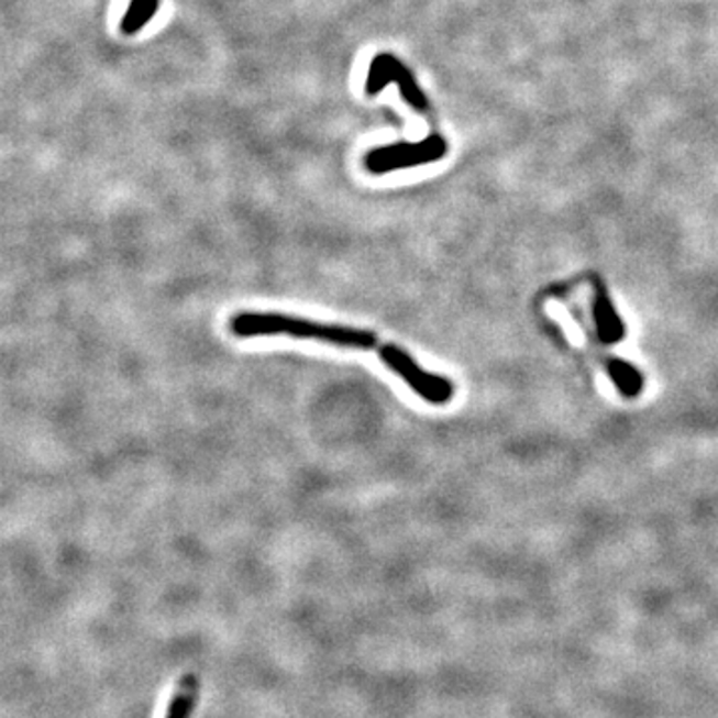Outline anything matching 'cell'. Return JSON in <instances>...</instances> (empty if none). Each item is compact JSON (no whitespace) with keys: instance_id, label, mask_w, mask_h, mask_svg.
Segmentation results:
<instances>
[{"instance_id":"obj_2","label":"cell","mask_w":718,"mask_h":718,"mask_svg":"<svg viewBox=\"0 0 718 718\" xmlns=\"http://www.w3.org/2000/svg\"><path fill=\"white\" fill-rule=\"evenodd\" d=\"M448 142L440 134H431L419 142H396L384 148H376L365 156V168L372 174L406 170L413 166H423L440 162L448 154Z\"/></svg>"},{"instance_id":"obj_7","label":"cell","mask_w":718,"mask_h":718,"mask_svg":"<svg viewBox=\"0 0 718 718\" xmlns=\"http://www.w3.org/2000/svg\"><path fill=\"white\" fill-rule=\"evenodd\" d=\"M611 374L617 382V386L621 387L622 391L627 396H634L641 391V376L639 372H634L633 367L629 364H622V362H611Z\"/></svg>"},{"instance_id":"obj_6","label":"cell","mask_w":718,"mask_h":718,"mask_svg":"<svg viewBox=\"0 0 718 718\" xmlns=\"http://www.w3.org/2000/svg\"><path fill=\"white\" fill-rule=\"evenodd\" d=\"M595 313H597V328H599L600 338L607 342H617L622 335V323L615 316L611 301L603 291H599V296H597Z\"/></svg>"},{"instance_id":"obj_1","label":"cell","mask_w":718,"mask_h":718,"mask_svg":"<svg viewBox=\"0 0 718 718\" xmlns=\"http://www.w3.org/2000/svg\"><path fill=\"white\" fill-rule=\"evenodd\" d=\"M230 330L240 338H262V335H288L294 340L330 343L338 347L354 350H379L384 343L369 330L338 325V323L313 322L308 318L276 313V311H244L238 313L230 322Z\"/></svg>"},{"instance_id":"obj_5","label":"cell","mask_w":718,"mask_h":718,"mask_svg":"<svg viewBox=\"0 0 718 718\" xmlns=\"http://www.w3.org/2000/svg\"><path fill=\"white\" fill-rule=\"evenodd\" d=\"M158 7H161V0H132L129 11H126L122 24H120L122 33H139L140 29H144L152 21V16L156 14Z\"/></svg>"},{"instance_id":"obj_8","label":"cell","mask_w":718,"mask_h":718,"mask_svg":"<svg viewBox=\"0 0 718 718\" xmlns=\"http://www.w3.org/2000/svg\"><path fill=\"white\" fill-rule=\"evenodd\" d=\"M549 311H551V316H555L559 322H561V325L567 330L571 342L583 343L579 328H577L575 323L571 322V316H568L563 306H559V303H555V301H551V303H549Z\"/></svg>"},{"instance_id":"obj_3","label":"cell","mask_w":718,"mask_h":718,"mask_svg":"<svg viewBox=\"0 0 718 718\" xmlns=\"http://www.w3.org/2000/svg\"><path fill=\"white\" fill-rule=\"evenodd\" d=\"M387 85L399 86L401 97L406 98V102H409L416 110H421V112L428 110V98L421 92V88L408 66L404 65L401 60H397L396 56H391V54H379L369 66L365 90L369 97H376Z\"/></svg>"},{"instance_id":"obj_4","label":"cell","mask_w":718,"mask_h":718,"mask_svg":"<svg viewBox=\"0 0 718 718\" xmlns=\"http://www.w3.org/2000/svg\"><path fill=\"white\" fill-rule=\"evenodd\" d=\"M198 698V681L196 676H184L183 683L178 685V691L174 693L166 718H190L192 717L194 707Z\"/></svg>"}]
</instances>
